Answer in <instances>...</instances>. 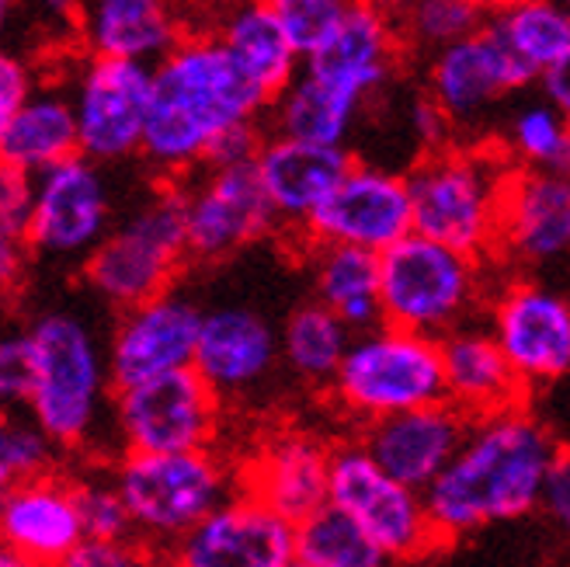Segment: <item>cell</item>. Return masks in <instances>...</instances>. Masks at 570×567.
I'll return each instance as SVG.
<instances>
[{
    "mask_svg": "<svg viewBox=\"0 0 570 567\" xmlns=\"http://www.w3.org/2000/svg\"><path fill=\"white\" fill-rule=\"evenodd\" d=\"M557 457L560 442L522 404L470 418L460 449L421 491L439 544L535 512Z\"/></svg>",
    "mask_w": 570,
    "mask_h": 567,
    "instance_id": "obj_1",
    "label": "cell"
},
{
    "mask_svg": "<svg viewBox=\"0 0 570 567\" xmlns=\"http://www.w3.org/2000/svg\"><path fill=\"white\" fill-rule=\"evenodd\" d=\"M272 98L213 36L178 39L150 63V108L142 126V160L167 178L206 164L216 139L240 123H262Z\"/></svg>",
    "mask_w": 570,
    "mask_h": 567,
    "instance_id": "obj_2",
    "label": "cell"
},
{
    "mask_svg": "<svg viewBox=\"0 0 570 567\" xmlns=\"http://www.w3.org/2000/svg\"><path fill=\"white\" fill-rule=\"evenodd\" d=\"M32 349V390L24 411L52 446H83L101 421L111 383L108 352L95 331L67 310L42 314L28 328Z\"/></svg>",
    "mask_w": 570,
    "mask_h": 567,
    "instance_id": "obj_3",
    "label": "cell"
},
{
    "mask_svg": "<svg viewBox=\"0 0 570 567\" xmlns=\"http://www.w3.org/2000/svg\"><path fill=\"white\" fill-rule=\"evenodd\" d=\"M331 393L341 408L365 424L445 401L439 338L386 321L352 334V345L331 380Z\"/></svg>",
    "mask_w": 570,
    "mask_h": 567,
    "instance_id": "obj_4",
    "label": "cell"
},
{
    "mask_svg": "<svg viewBox=\"0 0 570 567\" xmlns=\"http://www.w3.org/2000/svg\"><path fill=\"white\" fill-rule=\"evenodd\" d=\"M116 488L132 519V532L175 547L213 508L234 498V477L206 449L126 452Z\"/></svg>",
    "mask_w": 570,
    "mask_h": 567,
    "instance_id": "obj_5",
    "label": "cell"
},
{
    "mask_svg": "<svg viewBox=\"0 0 570 567\" xmlns=\"http://www.w3.org/2000/svg\"><path fill=\"white\" fill-rule=\"evenodd\" d=\"M185 262L181 188H167L98 241L83 258V278L105 303L126 310L175 286Z\"/></svg>",
    "mask_w": 570,
    "mask_h": 567,
    "instance_id": "obj_6",
    "label": "cell"
},
{
    "mask_svg": "<svg viewBox=\"0 0 570 567\" xmlns=\"http://www.w3.org/2000/svg\"><path fill=\"white\" fill-rule=\"evenodd\" d=\"M476 258L417 231L380 251L383 321L442 338L460 328L476 300Z\"/></svg>",
    "mask_w": 570,
    "mask_h": 567,
    "instance_id": "obj_7",
    "label": "cell"
},
{
    "mask_svg": "<svg viewBox=\"0 0 570 567\" xmlns=\"http://www.w3.org/2000/svg\"><path fill=\"white\" fill-rule=\"evenodd\" d=\"M504 175L508 172L498 175L483 157L432 150V157H424L407 175L411 226L473 258L498 251Z\"/></svg>",
    "mask_w": 570,
    "mask_h": 567,
    "instance_id": "obj_8",
    "label": "cell"
},
{
    "mask_svg": "<svg viewBox=\"0 0 570 567\" xmlns=\"http://www.w3.org/2000/svg\"><path fill=\"white\" fill-rule=\"evenodd\" d=\"M327 501L348 512L386 560H417L442 547L428 519L424 495L390 477L362 442L331 449Z\"/></svg>",
    "mask_w": 570,
    "mask_h": 567,
    "instance_id": "obj_9",
    "label": "cell"
},
{
    "mask_svg": "<svg viewBox=\"0 0 570 567\" xmlns=\"http://www.w3.org/2000/svg\"><path fill=\"white\" fill-rule=\"evenodd\" d=\"M116 432L126 452L206 449L216 432L219 397L191 365L116 387Z\"/></svg>",
    "mask_w": 570,
    "mask_h": 567,
    "instance_id": "obj_10",
    "label": "cell"
},
{
    "mask_svg": "<svg viewBox=\"0 0 570 567\" xmlns=\"http://www.w3.org/2000/svg\"><path fill=\"white\" fill-rule=\"evenodd\" d=\"M188 258L223 262L240 247L275 231V209L254 160L203 167V175L181 188Z\"/></svg>",
    "mask_w": 570,
    "mask_h": 567,
    "instance_id": "obj_11",
    "label": "cell"
},
{
    "mask_svg": "<svg viewBox=\"0 0 570 567\" xmlns=\"http://www.w3.org/2000/svg\"><path fill=\"white\" fill-rule=\"evenodd\" d=\"M111 231V192L101 164L73 154L36 175L24 241L56 262H83Z\"/></svg>",
    "mask_w": 570,
    "mask_h": 567,
    "instance_id": "obj_12",
    "label": "cell"
},
{
    "mask_svg": "<svg viewBox=\"0 0 570 567\" xmlns=\"http://www.w3.org/2000/svg\"><path fill=\"white\" fill-rule=\"evenodd\" d=\"M73 116L80 154L98 164H116L142 147V126L150 108V63L119 56H88L73 88Z\"/></svg>",
    "mask_w": 570,
    "mask_h": 567,
    "instance_id": "obj_13",
    "label": "cell"
},
{
    "mask_svg": "<svg viewBox=\"0 0 570 567\" xmlns=\"http://www.w3.org/2000/svg\"><path fill=\"white\" fill-rule=\"evenodd\" d=\"M303 231L313 244H355L365 251H386L411 234V192L407 175L376 164H352L334 192L309 213Z\"/></svg>",
    "mask_w": 570,
    "mask_h": 567,
    "instance_id": "obj_14",
    "label": "cell"
},
{
    "mask_svg": "<svg viewBox=\"0 0 570 567\" xmlns=\"http://www.w3.org/2000/svg\"><path fill=\"white\" fill-rule=\"evenodd\" d=\"M198 324H203V306L175 290L126 306L105 349L111 387H129L191 365Z\"/></svg>",
    "mask_w": 570,
    "mask_h": 567,
    "instance_id": "obj_15",
    "label": "cell"
},
{
    "mask_svg": "<svg viewBox=\"0 0 570 567\" xmlns=\"http://www.w3.org/2000/svg\"><path fill=\"white\" fill-rule=\"evenodd\" d=\"M175 557L185 567H289L296 564V526L244 491L188 529Z\"/></svg>",
    "mask_w": 570,
    "mask_h": 567,
    "instance_id": "obj_16",
    "label": "cell"
},
{
    "mask_svg": "<svg viewBox=\"0 0 570 567\" xmlns=\"http://www.w3.org/2000/svg\"><path fill=\"white\" fill-rule=\"evenodd\" d=\"M491 334L525 387L570 373V303L553 290L535 282L508 286L494 303Z\"/></svg>",
    "mask_w": 570,
    "mask_h": 567,
    "instance_id": "obj_17",
    "label": "cell"
},
{
    "mask_svg": "<svg viewBox=\"0 0 570 567\" xmlns=\"http://www.w3.org/2000/svg\"><path fill=\"white\" fill-rule=\"evenodd\" d=\"M532 80L535 74L483 18L476 32L435 49L432 70H428V95L435 98L449 123H466L501 95L519 91Z\"/></svg>",
    "mask_w": 570,
    "mask_h": 567,
    "instance_id": "obj_18",
    "label": "cell"
},
{
    "mask_svg": "<svg viewBox=\"0 0 570 567\" xmlns=\"http://www.w3.org/2000/svg\"><path fill=\"white\" fill-rule=\"evenodd\" d=\"M466 424L470 418L460 408L435 401L368 421L362 446L390 477L424 491L460 449Z\"/></svg>",
    "mask_w": 570,
    "mask_h": 567,
    "instance_id": "obj_19",
    "label": "cell"
},
{
    "mask_svg": "<svg viewBox=\"0 0 570 567\" xmlns=\"http://www.w3.org/2000/svg\"><path fill=\"white\" fill-rule=\"evenodd\" d=\"M396 25L380 0H355L348 14L303 56V70L355 98L376 95L396 63Z\"/></svg>",
    "mask_w": 570,
    "mask_h": 567,
    "instance_id": "obj_20",
    "label": "cell"
},
{
    "mask_svg": "<svg viewBox=\"0 0 570 567\" xmlns=\"http://www.w3.org/2000/svg\"><path fill=\"white\" fill-rule=\"evenodd\" d=\"M498 251L522 262H553L570 251V172H508L498 213Z\"/></svg>",
    "mask_w": 570,
    "mask_h": 567,
    "instance_id": "obj_21",
    "label": "cell"
},
{
    "mask_svg": "<svg viewBox=\"0 0 570 567\" xmlns=\"http://www.w3.org/2000/svg\"><path fill=\"white\" fill-rule=\"evenodd\" d=\"M278 359L275 328L250 306H213L203 310L191 370L203 377L216 397L254 390Z\"/></svg>",
    "mask_w": 570,
    "mask_h": 567,
    "instance_id": "obj_22",
    "label": "cell"
},
{
    "mask_svg": "<svg viewBox=\"0 0 570 567\" xmlns=\"http://www.w3.org/2000/svg\"><path fill=\"white\" fill-rule=\"evenodd\" d=\"M0 540L28 564H63L83 540L77 488L49 473L18 480L0 495Z\"/></svg>",
    "mask_w": 570,
    "mask_h": 567,
    "instance_id": "obj_23",
    "label": "cell"
},
{
    "mask_svg": "<svg viewBox=\"0 0 570 567\" xmlns=\"http://www.w3.org/2000/svg\"><path fill=\"white\" fill-rule=\"evenodd\" d=\"M352 154L345 147L306 144V139L272 133L262 139L254 167L268 192V203L278 223H306L309 213L334 192V185L345 178L352 167Z\"/></svg>",
    "mask_w": 570,
    "mask_h": 567,
    "instance_id": "obj_24",
    "label": "cell"
},
{
    "mask_svg": "<svg viewBox=\"0 0 570 567\" xmlns=\"http://www.w3.org/2000/svg\"><path fill=\"white\" fill-rule=\"evenodd\" d=\"M331 449L303 432H282L268 439L254 457L244 491L275 508L293 526L327 505Z\"/></svg>",
    "mask_w": 570,
    "mask_h": 567,
    "instance_id": "obj_25",
    "label": "cell"
},
{
    "mask_svg": "<svg viewBox=\"0 0 570 567\" xmlns=\"http://www.w3.org/2000/svg\"><path fill=\"white\" fill-rule=\"evenodd\" d=\"M445 401L466 418L522 404L525 383L511 370L498 338L488 328H452L439 338Z\"/></svg>",
    "mask_w": 570,
    "mask_h": 567,
    "instance_id": "obj_26",
    "label": "cell"
},
{
    "mask_svg": "<svg viewBox=\"0 0 570 567\" xmlns=\"http://www.w3.org/2000/svg\"><path fill=\"white\" fill-rule=\"evenodd\" d=\"M77 32L95 56L157 63L178 42L170 0H83Z\"/></svg>",
    "mask_w": 570,
    "mask_h": 567,
    "instance_id": "obj_27",
    "label": "cell"
},
{
    "mask_svg": "<svg viewBox=\"0 0 570 567\" xmlns=\"http://www.w3.org/2000/svg\"><path fill=\"white\" fill-rule=\"evenodd\" d=\"M73 154H80L77 116L63 88H36L0 133V157L28 175H39Z\"/></svg>",
    "mask_w": 570,
    "mask_h": 567,
    "instance_id": "obj_28",
    "label": "cell"
},
{
    "mask_svg": "<svg viewBox=\"0 0 570 567\" xmlns=\"http://www.w3.org/2000/svg\"><path fill=\"white\" fill-rule=\"evenodd\" d=\"M358 108L362 98L306 74L303 67L268 105L272 129L278 136H293L324 147H345V139L358 119Z\"/></svg>",
    "mask_w": 570,
    "mask_h": 567,
    "instance_id": "obj_29",
    "label": "cell"
},
{
    "mask_svg": "<svg viewBox=\"0 0 570 567\" xmlns=\"http://www.w3.org/2000/svg\"><path fill=\"white\" fill-rule=\"evenodd\" d=\"M216 39L230 52V60L258 84L268 98H275L303 67L299 49L282 32V25L272 18V11L262 0H244V4L223 21Z\"/></svg>",
    "mask_w": 570,
    "mask_h": 567,
    "instance_id": "obj_30",
    "label": "cell"
},
{
    "mask_svg": "<svg viewBox=\"0 0 570 567\" xmlns=\"http://www.w3.org/2000/svg\"><path fill=\"white\" fill-rule=\"evenodd\" d=\"M313 286H317V300L331 306L355 334L383 324L376 251L355 244H317Z\"/></svg>",
    "mask_w": 570,
    "mask_h": 567,
    "instance_id": "obj_31",
    "label": "cell"
},
{
    "mask_svg": "<svg viewBox=\"0 0 570 567\" xmlns=\"http://www.w3.org/2000/svg\"><path fill=\"white\" fill-rule=\"evenodd\" d=\"M352 328L321 300L293 310L278 334V355L306 383H331L352 345Z\"/></svg>",
    "mask_w": 570,
    "mask_h": 567,
    "instance_id": "obj_32",
    "label": "cell"
},
{
    "mask_svg": "<svg viewBox=\"0 0 570 567\" xmlns=\"http://www.w3.org/2000/svg\"><path fill=\"white\" fill-rule=\"evenodd\" d=\"M488 25L535 77L570 49V11L560 0H504Z\"/></svg>",
    "mask_w": 570,
    "mask_h": 567,
    "instance_id": "obj_33",
    "label": "cell"
},
{
    "mask_svg": "<svg viewBox=\"0 0 570 567\" xmlns=\"http://www.w3.org/2000/svg\"><path fill=\"white\" fill-rule=\"evenodd\" d=\"M296 564L299 567H383V550L368 540L362 526L337 505H321L317 512L296 522Z\"/></svg>",
    "mask_w": 570,
    "mask_h": 567,
    "instance_id": "obj_34",
    "label": "cell"
},
{
    "mask_svg": "<svg viewBox=\"0 0 570 567\" xmlns=\"http://www.w3.org/2000/svg\"><path fill=\"white\" fill-rule=\"evenodd\" d=\"M511 150H515L525 167H553L567 172L570 160V119L550 101L525 105L515 123H511Z\"/></svg>",
    "mask_w": 570,
    "mask_h": 567,
    "instance_id": "obj_35",
    "label": "cell"
},
{
    "mask_svg": "<svg viewBox=\"0 0 570 567\" xmlns=\"http://www.w3.org/2000/svg\"><path fill=\"white\" fill-rule=\"evenodd\" d=\"M383 8H401V28L424 49H442L463 39L476 32L483 18H488L466 0H393V4Z\"/></svg>",
    "mask_w": 570,
    "mask_h": 567,
    "instance_id": "obj_36",
    "label": "cell"
},
{
    "mask_svg": "<svg viewBox=\"0 0 570 567\" xmlns=\"http://www.w3.org/2000/svg\"><path fill=\"white\" fill-rule=\"evenodd\" d=\"M52 460V442L39 424H24L14 411L0 408V495L14 488L18 480L46 473Z\"/></svg>",
    "mask_w": 570,
    "mask_h": 567,
    "instance_id": "obj_37",
    "label": "cell"
},
{
    "mask_svg": "<svg viewBox=\"0 0 570 567\" xmlns=\"http://www.w3.org/2000/svg\"><path fill=\"white\" fill-rule=\"evenodd\" d=\"M262 4L282 25V32L289 36V42L299 49V56H306L341 18L348 14L355 0H262Z\"/></svg>",
    "mask_w": 570,
    "mask_h": 567,
    "instance_id": "obj_38",
    "label": "cell"
},
{
    "mask_svg": "<svg viewBox=\"0 0 570 567\" xmlns=\"http://www.w3.org/2000/svg\"><path fill=\"white\" fill-rule=\"evenodd\" d=\"M77 508L83 536H95V540H129L132 519L126 512L116 480L111 485H77Z\"/></svg>",
    "mask_w": 570,
    "mask_h": 567,
    "instance_id": "obj_39",
    "label": "cell"
},
{
    "mask_svg": "<svg viewBox=\"0 0 570 567\" xmlns=\"http://www.w3.org/2000/svg\"><path fill=\"white\" fill-rule=\"evenodd\" d=\"M32 390V349L28 331H0V408L18 411Z\"/></svg>",
    "mask_w": 570,
    "mask_h": 567,
    "instance_id": "obj_40",
    "label": "cell"
},
{
    "mask_svg": "<svg viewBox=\"0 0 570 567\" xmlns=\"http://www.w3.org/2000/svg\"><path fill=\"white\" fill-rule=\"evenodd\" d=\"M32 195H36V175H28L0 157V231L24 237L28 216H32Z\"/></svg>",
    "mask_w": 570,
    "mask_h": 567,
    "instance_id": "obj_41",
    "label": "cell"
},
{
    "mask_svg": "<svg viewBox=\"0 0 570 567\" xmlns=\"http://www.w3.org/2000/svg\"><path fill=\"white\" fill-rule=\"evenodd\" d=\"M36 91V77L18 52L0 46V133L8 129L14 111L24 105V98Z\"/></svg>",
    "mask_w": 570,
    "mask_h": 567,
    "instance_id": "obj_42",
    "label": "cell"
},
{
    "mask_svg": "<svg viewBox=\"0 0 570 567\" xmlns=\"http://www.w3.org/2000/svg\"><path fill=\"white\" fill-rule=\"evenodd\" d=\"M63 564L67 567H132V564H142V550L132 547L129 540H95V536H83Z\"/></svg>",
    "mask_w": 570,
    "mask_h": 567,
    "instance_id": "obj_43",
    "label": "cell"
},
{
    "mask_svg": "<svg viewBox=\"0 0 570 567\" xmlns=\"http://www.w3.org/2000/svg\"><path fill=\"white\" fill-rule=\"evenodd\" d=\"M539 508L563 529L570 532V457L560 449V457L553 460L547 480H543V495H539Z\"/></svg>",
    "mask_w": 570,
    "mask_h": 567,
    "instance_id": "obj_44",
    "label": "cell"
},
{
    "mask_svg": "<svg viewBox=\"0 0 570 567\" xmlns=\"http://www.w3.org/2000/svg\"><path fill=\"white\" fill-rule=\"evenodd\" d=\"M411 129H414V136L421 139L428 150H439L445 144V136H449V116L435 105L432 95L417 98L411 105Z\"/></svg>",
    "mask_w": 570,
    "mask_h": 567,
    "instance_id": "obj_45",
    "label": "cell"
},
{
    "mask_svg": "<svg viewBox=\"0 0 570 567\" xmlns=\"http://www.w3.org/2000/svg\"><path fill=\"white\" fill-rule=\"evenodd\" d=\"M24 265H28V241L21 234L0 231V296L18 290Z\"/></svg>",
    "mask_w": 570,
    "mask_h": 567,
    "instance_id": "obj_46",
    "label": "cell"
},
{
    "mask_svg": "<svg viewBox=\"0 0 570 567\" xmlns=\"http://www.w3.org/2000/svg\"><path fill=\"white\" fill-rule=\"evenodd\" d=\"M535 80L543 84V98L560 111V116L570 119V49L563 56H557L550 67L539 70Z\"/></svg>",
    "mask_w": 570,
    "mask_h": 567,
    "instance_id": "obj_47",
    "label": "cell"
},
{
    "mask_svg": "<svg viewBox=\"0 0 570 567\" xmlns=\"http://www.w3.org/2000/svg\"><path fill=\"white\" fill-rule=\"evenodd\" d=\"M24 4L49 25H73L77 28V14H80L83 0H24Z\"/></svg>",
    "mask_w": 570,
    "mask_h": 567,
    "instance_id": "obj_48",
    "label": "cell"
},
{
    "mask_svg": "<svg viewBox=\"0 0 570 567\" xmlns=\"http://www.w3.org/2000/svg\"><path fill=\"white\" fill-rule=\"evenodd\" d=\"M18 8H21V0H0V36H4L8 28H11V21H14Z\"/></svg>",
    "mask_w": 570,
    "mask_h": 567,
    "instance_id": "obj_49",
    "label": "cell"
},
{
    "mask_svg": "<svg viewBox=\"0 0 570 567\" xmlns=\"http://www.w3.org/2000/svg\"><path fill=\"white\" fill-rule=\"evenodd\" d=\"M28 560L14 550V547H8L4 540H0V567H24Z\"/></svg>",
    "mask_w": 570,
    "mask_h": 567,
    "instance_id": "obj_50",
    "label": "cell"
},
{
    "mask_svg": "<svg viewBox=\"0 0 570 567\" xmlns=\"http://www.w3.org/2000/svg\"><path fill=\"white\" fill-rule=\"evenodd\" d=\"M466 4H473L476 11H483V14H491V11H498L504 0H466Z\"/></svg>",
    "mask_w": 570,
    "mask_h": 567,
    "instance_id": "obj_51",
    "label": "cell"
},
{
    "mask_svg": "<svg viewBox=\"0 0 570 567\" xmlns=\"http://www.w3.org/2000/svg\"><path fill=\"white\" fill-rule=\"evenodd\" d=\"M560 4H563V8H567V11H570V0H560Z\"/></svg>",
    "mask_w": 570,
    "mask_h": 567,
    "instance_id": "obj_52",
    "label": "cell"
},
{
    "mask_svg": "<svg viewBox=\"0 0 570 567\" xmlns=\"http://www.w3.org/2000/svg\"><path fill=\"white\" fill-rule=\"evenodd\" d=\"M567 172H570V160H567Z\"/></svg>",
    "mask_w": 570,
    "mask_h": 567,
    "instance_id": "obj_53",
    "label": "cell"
}]
</instances>
